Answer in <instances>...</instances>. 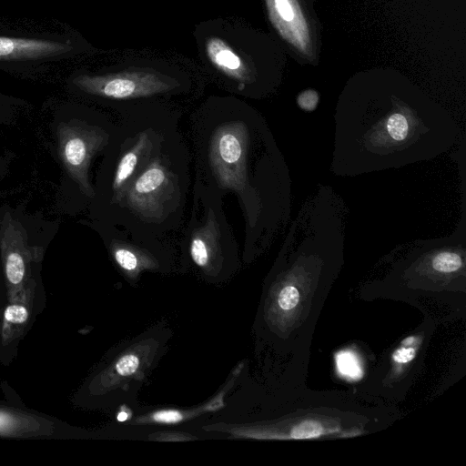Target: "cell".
Instances as JSON below:
<instances>
[{
    "label": "cell",
    "mask_w": 466,
    "mask_h": 466,
    "mask_svg": "<svg viewBox=\"0 0 466 466\" xmlns=\"http://www.w3.org/2000/svg\"><path fill=\"white\" fill-rule=\"evenodd\" d=\"M460 135L454 118L439 107H341L334 116L331 169L354 177L431 160L451 149Z\"/></svg>",
    "instance_id": "obj_1"
},
{
    "label": "cell",
    "mask_w": 466,
    "mask_h": 466,
    "mask_svg": "<svg viewBox=\"0 0 466 466\" xmlns=\"http://www.w3.org/2000/svg\"><path fill=\"white\" fill-rule=\"evenodd\" d=\"M81 50L78 36L72 33L0 30V69L10 73L35 74Z\"/></svg>",
    "instance_id": "obj_2"
},
{
    "label": "cell",
    "mask_w": 466,
    "mask_h": 466,
    "mask_svg": "<svg viewBox=\"0 0 466 466\" xmlns=\"http://www.w3.org/2000/svg\"><path fill=\"white\" fill-rule=\"evenodd\" d=\"M56 135L57 152L66 173L83 194L94 197L89 167L95 155L106 144L107 135L100 127L78 119L61 122Z\"/></svg>",
    "instance_id": "obj_3"
},
{
    "label": "cell",
    "mask_w": 466,
    "mask_h": 466,
    "mask_svg": "<svg viewBox=\"0 0 466 466\" xmlns=\"http://www.w3.org/2000/svg\"><path fill=\"white\" fill-rule=\"evenodd\" d=\"M0 253L7 301H10L33 279L32 267L42 260L44 249L30 245L24 227L5 212L0 223Z\"/></svg>",
    "instance_id": "obj_4"
},
{
    "label": "cell",
    "mask_w": 466,
    "mask_h": 466,
    "mask_svg": "<svg viewBox=\"0 0 466 466\" xmlns=\"http://www.w3.org/2000/svg\"><path fill=\"white\" fill-rule=\"evenodd\" d=\"M248 134L243 123L234 122L218 127L210 144V163L223 187L243 194L247 183Z\"/></svg>",
    "instance_id": "obj_5"
},
{
    "label": "cell",
    "mask_w": 466,
    "mask_h": 466,
    "mask_svg": "<svg viewBox=\"0 0 466 466\" xmlns=\"http://www.w3.org/2000/svg\"><path fill=\"white\" fill-rule=\"evenodd\" d=\"M172 193L174 180L171 172L159 157H154L131 182L123 199L136 213L146 218H157L162 216Z\"/></svg>",
    "instance_id": "obj_6"
},
{
    "label": "cell",
    "mask_w": 466,
    "mask_h": 466,
    "mask_svg": "<svg viewBox=\"0 0 466 466\" xmlns=\"http://www.w3.org/2000/svg\"><path fill=\"white\" fill-rule=\"evenodd\" d=\"M69 83L82 93L116 99L145 96L167 88V84L156 76L142 74L104 76L75 73Z\"/></svg>",
    "instance_id": "obj_7"
},
{
    "label": "cell",
    "mask_w": 466,
    "mask_h": 466,
    "mask_svg": "<svg viewBox=\"0 0 466 466\" xmlns=\"http://www.w3.org/2000/svg\"><path fill=\"white\" fill-rule=\"evenodd\" d=\"M153 142L147 132L141 133L134 145L119 159L112 184L115 200L123 199L131 182L150 161Z\"/></svg>",
    "instance_id": "obj_8"
},
{
    "label": "cell",
    "mask_w": 466,
    "mask_h": 466,
    "mask_svg": "<svg viewBox=\"0 0 466 466\" xmlns=\"http://www.w3.org/2000/svg\"><path fill=\"white\" fill-rule=\"evenodd\" d=\"M35 281L31 279L21 293L6 305L1 326V341L8 345L27 329L35 294Z\"/></svg>",
    "instance_id": "obj_9"
},
{
    "label": "cell",
    "mask_w": 466,
    "mask_h": 466,
    "mask_svg": "<svg viewBox=\"0 0 466 466\" xmlns=\"http://www.w3.org/2000/svg\"><path fill=\"white\" fill-rule=\"evenodd\" d=\"M53 431L52 421L33 414L0 408V436L2 437L50 435Z\"/></svg>",
    "instance_id": "obj_10"
},
{
    "label": "cell",
    "mask_w": 466,
    "mask_h": 466,
    "mask_svg": "<svg viewBox=\"0 0 466 466\" xmlns=\"http://www.w3.org/2000/svg\"><path fill=\"white\" fill-rule=\"evenodd\" d=\"M216 221L208 218L206 225L197 230L190 242V254L194 262L199 267H206L212 253L217 249L218 228Z\"/></svg>",
    "instance_id": "obj_11"
},
{
    "label": "cell",
    "mask_w": 466,
    "mask_h": 466,
    "mask_svg": "<svg viewBox=\"0 0 466 466\" xmlns=\"http://www.w3.org/2000/svg\"><path fill=\"white\" fill-rule=\"evenodd\" d=\"M112 253L118 266L127 272L137 271L139 267L150 264L143 253L126 244L115 243L112 246Z\"/></svg>",
    "instance_id": "obj_12"
},
{
    "label": "cell",
    "mask_w": 466,
    "mask_h": 466,
    "mask_svg": "<svg viewBox=\"0 0 466 466\" xmlns=\"http://www.w3.org/2000/svg\"><path fill=\"white\" fill-rule=\"evenodd\" d=\"M209 55L214 63L227 71H236L241 66V62L230 49L218 40L210 43Z\"/></svg>",
    "instance_id": "obj_13"
},
{
    "label": "cell",
    "mask_w": 466,
    "mask_h": 466,
    "mask_svg": "<svg viewBox=\"0 0 466 466\" xmlns=\"http://www.w3.org/2000/svg\"><path fill=\"white\" fill-rule=\"evenodd\" d=\"M299 291L293 285L283 287L278 297V303L283 310L294 309L299 302Z\"/></svg>",
    "instance_id": "obj_14"
},
{
    "label": "cell",
    "mask_w": 466,
    "mask_h": 466,
    "mask_svg": "<svg viewBox=\"0 0 466 466\" xmlns=\"http://www.w3.org/2000/svg\"><path fill=\"white\" fill-rule=\"evenodd\" d=\"M139 366V360L136 355L128 354L120 358L116 363V372L121 376H129L135 373Z\"/></svg>",
    "instance_id": "obj_15"
},
{
    "label": "cell",
    "mask_w": 466,
    "mask_h": 466,
    "mask_svg": "<svg viewBox=\"0 0 466 466\" xmlns=\"http://www.w3.org/2000/svg\"><path fill=\"white\" fill-rule=\"evenodd\" d=\"M297 102L303 110L313 111L318 105L319 96L314 90H307L299 95Z\"/></svg>",
    "instance_id": "obj_16"
},
{
    "label": "cell",
    "mask_w": 466,
    "mask_h": 466,
    "mask_svg": "<svg viewBox=\"0 0 466 466\" xmlns=\"http://www.w3.org/2000/svg\"><path fill=\"white\" fill-rule=\"evenodd\" d=\"M358 363L350 354H342L338 359L339 370L348 376L354 377L359 371Z\"/></svg>",
    "instance_id": "obj_17"
},
{
    "label": "cell",
    "mask_w": 466,
    "mask_h": 466,
    "mask_svg": "<svg viewBox=\"0 0 466 466\" xmlns=\"http://www.w3.org/2000/svg\"><path fill=\"white\" fill-rule=\"evenodd\" d=\"M416 350L412 347H404L396 350L392 354V360L396 363H408L415 358Z\"/></svg>",
    "instance_id": "obj_18"
},
{
    "label": "cell",
    "mask_w": 466,
    "mask_h": 466,
    "mask_svg": "<svg viewBox=\"0 0 466 466\" xmlns=\"http://www.w3.org/2000/svg\"><path fill=\"white\" fill-rule=\"evenodd\" d=\"M154 420L165 423H175L182 420V415L173 410H160L152 415Z\"/></svg>",
    "instance_id": "obj_19"
},
{
    "label": "cell",
    "mask_w": 466,
    "mask_h": 466,
    "mask_svg": "<svg viewBox=\"0 0 466 466\" xmlns=\"http://www.w3.org/2000/svg\"><path fill=\"white\" fill-rule=\"evenodd\" d=\"M277 10L281 17L286 21H291L294 17L292 7L288 0H276Z\"/></svg>",
    "instance_id": "obj_20"
},
{
    "label": "cell",
    "mask_w": 466,
    "mask_h": 466,
    "mask_svg": "<svg viewBox=\"0 0 466 466\" xmlns=\"http://www.w3.org/2000/svg\"><path fill=\"white\" fill-rule=\"evenodd\" d=\"M415 340H416L415 337L410 336L401 341V345L404 347H408V346H410L412 343H414Z\"/></svg>",
    "instance_id": "obj_21"
},
{
    "label": "cell",
    "mask_w": 466,
    "mask_h": 466,
    "mask_svg": "<svg viewBox=\"0 0 466 466\" xmlns=\"http://www.w3.org/2000/svg\"><path fill=\"white\" fill-rule=\"evenodd\" d=\"M127 418V414L124 411L120 412L118 415H117V420L119 421H124L126 420Z\"/></svg>",
    "instance_id": "obj_22"
}]
</instances>
